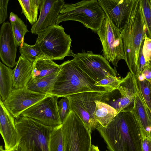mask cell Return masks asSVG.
<instances>
[{"mask_svg": "<svg viewBox=\"0 0 151 151\" xmlns=\"http://www.w3.org/2000/svg\"><path fill=\"white\" fill-rule=\"evenodd\" d=\"M58 72L37 79H31L27 84V88L36 93L51 95Z\"/></svg>", "mask_w": 151, "mask_h": 151, "instance_id": "cell-22", "label": "cell"}, {"mask_svg": "<svg viewBox=\"0 0 151 151\" xmlns=\"http://www.w3.org/2000/svg\"><path fill=\"white\" fill-rule=\"evenodd\" d=\"M144 76L146 80L150 81L151 79V67H149L142 73Z\"/></svg>", "mask_w": 151, "mask_h": 151, "instance_id": "cell-35", "label": "cell"}, {"mask_svg": "<svg viewBox=\"0 0 151 151\" xmlns=\"http://www.w3.org/2000/svg\"><path fill=\"white\" fill-rule=\"evenodd\" d=\"M10 23L16 44L18 47L20 46L24 42L25 34L29 31L24 21L19 17L15 22Z\"/></svg>", "mask_w": 151, "mask_h": 151, "instance_id": "cell-26", "label": "cell"}, {"mask_svg": "<svg viewBox=\"0 0 151 151\" xmlns=\"http://www.w3.org/2000/svg\"><path fill=\"white\" fill-rule=\"evenodd\" d=\"M96 129L109 151H142L140 124L131 111L120 112L106 127L98 125Z\"/></svg>", "mask_w": 151, "mask_h": 151, "instance_id": "cell-1", "label": "cell"}, {"mask_svg": "<svg viewBox=\"0 0 151 151\" xmlns=\"http://www.w3.org/2000/svg\"><path fill=\"white\" fill-rule=\"evenodd\" d=\"M140 81H142L145 79L144 75L142 73H140L139 74L138 78H137Z\"/></svg>", "mask_w": 151, "mask_h": 151, "instance_id": "cell-39", "label": "cell"}, {"mask_svg": "<svg viewBox=\"0 0 151 151\" xmlns=\"http://www.w3.org/2000/svg\"><path fill=\"white\" fill-rule=\"evenodd\" d=\"M105 151H109L108 150H106Z\"/></svg>", "mask_w": 151, "mask_h": 151, "instance_id": "cell-43", "label": "cell"}, {"mask_svg": "<svg viewBox=\"0 0 151 151\" xmlns=\"http://www.w3.org/2000/svg\"><path fill=\"white\" fill-rule=\"evenodd\" d=\"M112 24L121 30L124 27L134 0H98Z\"/></svg>", "mask_w": 151, "mask_h": 151, "instance_id": "cell-13", "label": "cell"}, {"mask_svg": "<svg viewBox=\"0 0 151 151\" xmlns=\"http://www.w3.org/2000/svg\"><path fill=\"white\" fill-rule=\"evenodd\" d=\"M13 71L0 62V99L3 101L7 98L13 89Z\"/></svg>", "mask_w": 151, "mask_h": 151, "instance_id": "cell-23", "label": "cell"}, {"mask_svg": "<svg viewBox=\"0 0 151 151\" xmlns=\"http://www.w3.org/2000/svg\"><path fill=\"white\" fill-rule=\"evenodd\" d=\"M149 66L150 67H151V62L150 63V64L149 65Z\"/></svg>", "mask_w": 151, "mask_h": 151, "instance_id": "cell-41", "label": "cell"}, {"mask_svg": "<svg viewBox=\"0 0 151 151\" xmlns=\"http://www.w3.org/2000/svg\"><path fill=\"white\" fill-rule=\"evenodd\" d=\"M65 4L63 0H40L39 16L31 29V33L37 35L56 24L57 18Z\"/></svg>", "mask_w": 151, "mask_h": 151, "instance_id": "cell-14", "label": "cell"}, {"mask_svg": "<svg viewBox=\"0 0 151 151\" xmlns=\"http://www.w3.org/2000/svg\"><path fill=\"white\" fill-rule=\"evenodd\" d=\"M5 151H24V150L19 145L16 147L9 150H5Z\"/></svg>", "mask_w": 151, "mask_h": 151, "instance_id": "cell-37", "label": "cell"}, {"mask_svg": "<svg viewBox=\"0 0 151 151\" xmlns=\"http://www.w3.org/2000/svg\"><path fill=\"white\" fill-rule=\"evenodd\" d=\"M73 57L80 68L96 82L109 76L116 77L118 73L109 62L101 55L94 54L92 51L74 53Z\"/></svg>", "mask_w": 151, "mask_h": 151, "instance_id": "cell-10", "label": "cell"}, {"mask_svg": "<svg viewBox=\"0 0 151 151\" xmlns=\"http://www.w3.org/2000/svg\"><path fill=\"white\" fill-rule=\"evenodd\" d=\"M18 47L16 45L10 23H3L0 31V58L3 63L9 67L16 65Z\"/></svg>", "mask_w": 151, "mask_h": 151, "instance_id": "cell-15", "label": "cell"}, {"mask_svg": "<svg viewBox=\"0 0 151 151\" xmlns=\"http://www.w3.org/2000/svg\"><path fill=\"white\" fill-rule=\"evenodd\" d=\"M120 32L124 44V60L130 72L137 78L140 74L139 52L147 32L140 0H134L126 24Z\"/></svg>", "mask_w": 151, "mask_h": 151, "instance_id": "cell-2", "label": "cell"}, {"mask_svg": "<svg viewBox=\"0 0 151 151\" xmlns=\"http://www.w3.org/2000/svg\"><path fill=\"white\" fill-rule=\"evenodd\" d=\"M136 78L130 72H128L117 90L121 97L114 103L113 107L118 114L125 111H131L134 104Z\"/></svg>", "mask_w": 151, "mask_h": 151, "instance_id": "cell-17", "label": "cell"}, {"mask_svg": "<svg viewBox=\"0 0 151 151\" xmlns=\"http://www.w3.org/2000/svg\"><path fill=\"white\" fill-rule=\"evenodd\" d=\"M23 14L32 25L37 20L38 10L39 9L40 0H18Z\"/></svg>", "mask_w": 151, "mask_h": 151, "instance_id": "cell-24", "label": "cell"}, {"mask_svg": "<svg viewBox=\"0 0 151 151\" xmlns=\"http://www.w3.org/2000/svg\"><path fill=\"white\" fill-rule=\"evenodd\" d=\"M33 63L20 56L13 70V88L19 89L27 87L31 79Z\"/></svg>", "mask_w": 151, "mask_h": 151, "instance_id": "cell-19", "label": "cell"}, {"mask_svg": "<svg viewBox=\"0 0 151 151\" xmlns=\"http://www.w3.org/2000/svg\"><path fill=\"white\" fill-rule=\"evenodd\" d=\"M48 95L32 91L27 86L19 89L13 88L7 98L2 101L12 116L17 118L24 111Z\"/></svg>", "mask_w": 151, "mask_h": 151, "instance_id": "cell-12", "label": "cell"}, {"mask_svg": "<svg viewBox=\"0 0 151 151\" xmlns=\"http://www.w3.org/2000/svg\"><path fill=\"white\" fill-rule=\"evenodd\" d=\"M137 84L141 91L144 101L151 112V84L150 81L145 79L140 81L137 79Z\"/></svg>", "mask_w": 151, "mask_h": 151, "instance_id": "cell-30", "label": "cell"}, {"mask_svg": "<svg viewBox=\"0 0 151 151\" xmlns=\"http://www.w3.org/2000/svg\"><path fill=\"white\" fill-rule=\"evenodd\" d=\"M143 57L149 66L151 62V39L146 34L141 44L139 55Z\"/></svg>", "mask_w": 151, "mask_h": 151, "instance_id": "cell-31", "label": "cell"}, {"mask_svg": "<svg viewBox=\"0 0 151 151\" xmlns=\"http://www.w3.org/2000/svg\"><path fill=\"white\" fill-rule=\"evenodd\" d=\"M18 15L14 13L11 12L10 13L9 17L10 22H15L19 18Z\"/></svg>", "mask_w": 151, "mask_h": 151, "instance_id": "cell-36", "label": "cell"}, {"mask_svg": "<svg viewBox=\"0 0 151 151\" xmlns=\"http://www.w3.org/2000/svg\"><path fill=\"white\" fill-rule=\"evenodd\" d=\"M59 98L49 95L23 111L20 116L32 118L43 124L53 127L61 125L58 109Z\"/></svg>", "mask_w": 151, "mask_h": 151, "instance_id": "cell-11", "label": "cell"}, {"mask_svg": "<svg viewBox=\"0 0 151 151\" xmlns=\"http://www.w3.org/2000/svg\"><path fill=\"white\" fill-rule=\"evenodd\" d=\"M94 117L99 125L106 127L117 114L116 110L113 107L104 102H96Z\"/></svg>", "mask_w": 151, "mask_h": 151, "instance_id": "cell-21", "label": "cell"}, {"mask_svg": "<svg viewBox=\"0 0 151 151\" xmlns=\"http://www.w3.org/2000/svg\"><path fill=\"white\" fill-rule=\"evenodd\" d=\"M131 111L140 124L142 138L150 139L151 134V112L146 105L137 82L134 105Z\"/></svg>", "mask_w": 151, "mask_h": 151, "instance_id": "cell-18", "label": "cell"}, {"mask_svg": "<svg viewBox=\"0 0 151 151\" xmlns=\"http://www.w3.org/2000/svg\"><path fill=\"white\" fill-rule=\"evenodd\" d=\"M140 1L147 28L146 34L151 39V0H140Z\"/></svg>", "mask_w": 151, "mask_h": 151, "instance_id": "cell-29", "label": "cell"}, {"mask_svg": "<svg viewBox=\"0 0 151 151\" xmlns=\"http://www.w3.org/2000/svg\"><path fill=\"white\" fill-rule=\"evenodd\" d=\"M109 93L89 91L66 97L69 100L70 110L80 118L91 133L99 125L94 117L96 102L103 101Z\"/></svg>", "mask_w": 151, "mask_h": 151, "instance_id": "cell-8", "label": "cell"}, {"mask_svg": "<svg viewBox=\"0 0 151 151\" xmlns=\"http://www.w3.org/2000/svg\"><path fill=\"white\" fill-rule=\"evenodd\" d=\"M105 17L97 0H83L74 4H65L57 18L56 24L68 21H76L96 32Z\"/></svg>", "mask_w": 151, "mask_h": 151, "instance_id": "cell-4", "label": "cell"}, {"mask_svg": "<svg viewBox=\"0 0 151 151\" xmlns=\"http://www.w3.org/2000/svg\"><path fill=\"white\" fill-rule=\"evenodd\" d=\"M36 43H38L44 53L52 60H63L71 56L72 40L61 25L55 24L40 32Z\"/></svg>", "mask_w": 151, "mask_h": 151, "instance_id": "cell-6", "label": "cell"}, {"mask_svg": "<svg viewBox=\"0 0 151 151\" xmlns=\"http://www.w3.org/2000/svg\"><path fill=\"white\" fill-rule=\"evenodd\" d=\"M150 83H151V80L150 81Z\"/></svg>", "mask_w": 151, "mask_h": 151, "instance_id": "cell-42", "label": "cell"}, {"mask_svg": "<svg viewBox=\"0 0 151 151\" xmlns=\"http://www.w3.org/2000/svg\"><path fill=\"white\" fill-rule=\"evenodd\" d=\"M124 78L110 76L96 82L95 85L104 88L110 93L117 89Z\"/></svg>", "mask_w": 151, "mask_h": 151, "instance_id": "cell-28", "label": "cell"}, {"mask_svg": "<svg viewBox=\"0 0 151 151\" xmlns=\"http://www.w3.org/2000/svg\"><path fill=\"white\" fill-rule=\"evenodd\" d=\"M96 33L102 45L104 57L109 63L117 67L118 62L125 59L120 30L112 24L106 15Z\"/></svg>", "mask_w": 151, "mask_h": 151, "instance_id": "cell-9", "label": "cell"}, {"mask_svg": "<svg viewBox=\"0 0 151 151\" xmlns=\"http://www.w3.org/2000/svg\"><path fill=\"white\" fill-rule=\"evenodd\" d=\"M63 151H91V132L70 110L62 124Z\"/></svg>", "mask_w": 151, "mask_h": 151, "instance_id": "cell-7", "label": "cell"}, {"mask_svg": "<svg viewBox=\"0 0 151 151\" xmlns=\"http://www.w3.org/2000/svg\"><path fill=\"white\" fill-rule=\"evenodd\" d=\"M142 151H151V134L150 139L142 138Z\"/></svg>", "mask_w": 151, "mask_h": 151, "instance_id": "cell-34", "label": "cell"}, {"mask_svg": "<svg viewBox=\"0 0 151 151\" xmlns=\"http://www.w3.org/2000/svg\"><path fill=\"white\" fill-rule=\"evenodd\" d=\"M62 124L52 129L50 142V151H63Z\"/></svg>", "mask_w": 151, "mask_h": 151, "instance_id": "cell-27", "label": "cell"}, {"mask_svg": "<svg viewBox=\"0 0 151 151\" xmlns=\"http://www.w3.org/2000/svg\"><path fill=\"white\" fill-rule=\"evenodd\" d=\"M0 151H5V150L3 149V146L1 145L0 147Z\"/></svg>", "mask_w": 151, "mask_h": 151, "instance_id": "cell-40", "label": "cell"}, {"mask_svg": "<svg viewBox=\"0 0 151 151\" xmlns=\"http://www.w3.org/2000/svg\"><path fill=\"white\" fill-rule=\"evenodd\" d=\"M60 65L48 59H42L33 63L32 79H37L58 73Z\"/></svg>", "mask_w": 151, "mask_h": 151, "instance_id": "cell-20", "label": "cell"}, {"mask_svg": "<svg viewBox=\"0 0 151 151\" xmlns=\"http://www.w3.org/2000/svg\"><path fill=\"white\" fill-rule=\"evenodd\" d=\"M60 65L51 95L59 98L86 92H108L104 88L95 86L96 82L80 68L74 58Z\"/></svg>", "mask_w": 151, "mask_h": 151, "instance_id": "cell-3", "label": "cell"}, {"mask_svg": "<svg viewBox=\"0 0 151 151\" xmlns=\"http://www.w3.org/2000/svg\"><path fill=\"white\" fill-rule=\"evenodd\" d=\"M9 0H0V24H3L7 17V9Z\"/></svg>", "mask_w": 151, "mask_h": 151, "instance_id": "cell-33", "label": "cell"}, {"mask_svg": "<svg viewBox=\"0 0 151 151\" xmlns=\"http://www.w3.org/2000/svg\"><path fill=\"white\" fill-rule=\"evenodd\" d=\"M63 97L58 102V111L62 123L70 110L68 99L66 97Z\"/></svg>", "mask_w": 151, "mask_h": 151, "instance_id": "cell-32", "label": "cell"}, {"mask_svg": "<svg viewBox=\"0 0 151 151\" xmlns=\"http://www.w3.org/2000/svg\"><path fill=\"white\" fill-rule=\"evenodd\" d=\"M91 151H100L97 145H92L91 147Z\"/></svg>", "mask_w": 151, "mask_h": 151, "instance_id": "cell-38", "label": "cell"}, {"mask_svg": "<svg viewBox=\"0 0 151 151\" xmlns=\"http://www.w3.org/2000/svg\"><path fill=\"white\" fill-rule=\"evenodd\" d=\"M19 50L20 56L33 63L40 59H50L42 52L37 43L30 45L24 42L19 46Z\"/></svg>", "mask_w": 151, "mask_h": 151, "instance_id": "cell-25", "label": "cell"}, {"mask_svg": "<svg viewBox=\"0 0 151 151\" xmlns=\"http://www.w3.org/2000/svg\"><path fill=\"white\" fill-rule=\"evenodd\" d=\"M15 121L18 145L24 151H50V137L53 127L24 116L16 118Z\"/></svg>", "mask_w": 151, "mask_h": 151, "instance_id": "cell-5", "label": "cell"}, {"mask_svg": "<svg viewBox=\"0 0 151 151\" xmlns=\"http://www.w3.org/2000/svg\"><path fill=\"white\" fill-rule=\"evenodd\" d=\"M14 117L0 100V132L3 138L5 150H9L18 145V133Z\"/></svg>", "mask_w": 151, "mask_h": 151, "instance_id": "cell-16", "label": "cell"}]
</instances>
